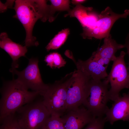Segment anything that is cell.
Instances as JSON below:
<instances>
[{
	"instance_id": "44dd1931",
	"label": "cell",
	"mask_w": 129,
	"mask_h": 129,
	"mask_svg": "<svg viewBox=\"0 0 129 129\" xmlns=\"http://www.w3.org/2000/svg\"><path fill=\"white\" fill-rule=\"evenodd\" d=\"M106 122L105 117L95 118L84 129H103Z\"/></svg>"
},
{
	"instance_id": "ffe728a7",
	"label": "cell",
	"mask_w": 129,
	"mask_h": 129,
	"mask_svg": "<svg viewBox=\"0 0 129 129\" xmlns=\"http://www.w3.org/2000/svg\"><path fill=\"white\" fill-rule=\"evenodd\" d=\"M0 129H22L18 121L16 113L10 115L0 121Z\"/></svg>"
},
{
	"instance_id": "277c9868",
	"label": "cell",
	"mask_w": 129,
	"mask_h": 129,
	"mask_svg": "<svg viewBox=\"0 0 129 129\" xmlns=\"http://www.w3.org/2000/svg\"><path fill=\"white\" fill-rule=\"evenodd\" d=\"M35 99L20 107L16 113L22 129H42L51 115L42 100Z\"/></svg>"
},
{
	"instance_id": "52a82bcc",
	"label": "cell",
	"mask_w": 129,
	"mask_h": 129,
	"mask_svg": "<svg viewBox=\"0 0 129 129\" xmlns=\"http://www.w3.org/2000/svg\"><path fill=\"white\" fill-rule=\"evenodd\" d=\"M129 15V10H126L124 13L119 14L114 12L108 7L99 14V19L93 28H83L81 35L84 39H91L93 37L99 39L104 38L110 34L111 28L117 20L126 18Z\"/></svg>"
},
{
	"instance_id": "6da1fadb",
	"label": "cell",
	"mask_w": 129,
	"mask_h": 129,
	"mask_svg": "<svg viewBox=\"0 0 129 129\" xmlns=\"http://www.w3.org/2000/svg\"><path fill=\"white\" fill-rule=\"evenodd\" d=\"M46 0H16L14 9L16 14L13 17L21 23L26 32L25 44L27 47L37 46L36 37L32 35L35 23L39 19L43 22L48 19L49 5Z\"/></svg>"
},
{
	"instance_id": "3957f363",
	"label": "cell",
	"mask_w": 129,
	"mask_h": 129,
	"mask_svg": "<svg viewBox=\"0 0 129 129\" xmlns=\"http://www.w3.org/2000/svg\"><path fill=\"white\" fill-rule=\"evenodd\" d=\"M76 75V70L66 74L61 80L48 84V88L40 93L43 104L51 115L61 117L67 111L68 89Z\"/></svg>"
},
{
	"instance_id": "ac0fdd59",
	"label": "cell",
	"mask_w": 129,
	"mask_h": 129,
	"mask_svg": "<svg viewBox=\"0 0 129 129\" xmlns=\"http://www.w3.org/2000/svg\"><path fill=\"white\" fill-rule=\"evenodd\" d=\"M44 61L47 66L52 69L60 68L64 66L66 63L61 54L56 52L50 53L46 56Z\"/></svg>"
},
{
	"instance_id": "8992f818",
	"label": "cell",
	"mask_w": 129,
	"mask_h": 129,
	"mask_svg": "<svg viewBox=\"0 0 129 129\" xmlns=\"http://www.w3.org/2000/svg\"><path fill=\"white\" fill-rule=\"evenodd\" d=\"M125 54V52L122 51L116 57L106 78L111 85L109 90L110 100L113 101L120 96L119 92L122 90L129 88V74L124 59Z\"/></svg>"
},
{
	"instance_id": "5b68a950",
	"label": "cell",
	"mask_w": 129,
	"mask_h": 129,
	"mask_svg": "<svg viewBox=\"0 0 129 129\" xmlns=\"http://www.w3.org/2000/svg\"><path fill=\"white\" fill-rule=\"evenodd\" d=\"M109 83L106 78L102 81L92 80L90 94L82 105L95 117H103L109 108Z\"/></svg>"
},
{
	"instance_id": "e0dca14e",
	"label": "cell",
	"mask_w": 129,
	"mask_h": 129,
	"mask_svg": "<svg viewBox=\"0 0 129 129\" xmlns=\"http://www.w3.org/2000/svg\"><path fill=\"white\" fill-rule=\"evenodd\" d=\"M51 3L49 5V21L50 22L54 19V15L55 12L59 11H67L70 10V8L69 0H51Z\"/></svg>"
},
{
	"instance_id": "cb8c5ba5",
	"label": "cell",
	"mask_w": 129,
	"mask_h": 129,
	"mask_svg": "<svg viewBox=\"0 0 129 129\" xmlns=\"http://www.w3.org/2000/svg\"><path fill=\"white\" fill-rule=\"evenodd\" d=\"M125 48H126L127 50V53L129 57V34L127 36L125 40V44H124ZM129 67L128 69L129 74Z\"/></svg>"
},
{
	"instance_id": "d6986e66",
	"label": "cell",
	"mask_w": 129,
	"mask_h": 129,
	"mask_svg": "<svg viewBox=\"0 0 129 129\" xmlns=\"http://www.w3.org/2000/svg\"><path fill=\"white\" fill-rule=\"evenodd\" d=\"M42 129H65L61 117L51 115L43 124Z\"/></svg>"
},
{
	"instance_id": "30bf717a",
	"label": "cell",
	"mask_w": 129,
	"mask_h": 129,
	"mask_svg": "<svg viewBox=\"0 0 129 129\" xmlns=\"http://www.w3.org/2000/svg\"><path fill=\"white\" fill-rule=\"evenodd\" d=\"M66 112V114L61 117L65 129H81L96 118L85 107L81 105Z\"/></svg>"
},
{
	"instance_id": "9c48e42d",
	"label": "cell",
	"mask_w": 129,
	"mask_h": 129,
	"mask_svg": "<svg viewBox=\"0 0 129 129\" xmlns=\"http://www.w3.org/2000/svg\"><path fill=\"white\" fill-rule=\"evenodd\" d=\"M38 63L37 59L31 58L27 66L22 70L19 71L16 69L11 68L10 71L17 76V79L28 89L39 92L40 94L48 88V84H45L42 81Z\"/></svg>"
},
{
	"instance_id": "5bb4252c",
	"label": "cell",
	"mask_w": 129,
	"mask_h": 129,
	"mask_svg": "<svg viewBox=\"0 0 129 129\" xmlns=\"http://www.w3.org/2000/svg\"><path fill=\"white\" fill-rule=\"evenodd\" d=\"M77 70L86 73L94 80L105 79L108 74L107 71L108 66H102L98 64L91 56L83 61L79 59L75 63Z\"/></svg>"
},
{
	"instance_id": "9a60e30c",
	"label": "cell",
	"mask_w": 129,
	"mask_h": 129,
	"mask_svg": "<svg viewBox=\"0 0 129 129\" xmlns=\"http://www.w3.org/2000/svg\"><path fill=\"white\" fill-rule=\"evenodd\" d=\"M125 48L124 44L118 43L112 39L110 34L104 38L103 44L93 53V57L107 58L113 61L116 57L115 54L118 50Z\"/></svg>"
},
{
	"instance_id": "7402d4cb",
	"label": "cell",
	"mask_w": 129,
	"mask_h": 129,
	"mask_svg": "<svg viewBox=\"0 0 129 129\" xmlns=\"http://www.w3.org/2000/svg\"><path fill=\"white\" fill-rule=\"evenodd\" d=\"M15 1L14 0H7L5 4L0 1V12L5 11L7 8H13V5Z\"/></svg>"
},
{
	"instance_id": "4fadbf2b",
	"label": "cell",
	"mask_w": 129,
	"mask_h": 129,
	"mask_svg": "<svg viewBox=\"0 0 129 129\" xmlns=\"http://www.w3.org/2000/svg\"><path fill=\"white\" fill-rule=\"evenodd\" d=\"M99 15L93 10L92 7H86L80 4L69 11L64 16L69 15L71 17H75L83 28L91 29L98 20Z\"/></svg>"
},
{
	"instance_id": "7c38bea8",
	"label": "cell",
	"mask_w": 129,
	"mask_h": 129,
	"mask_svg": "<svg viewBox=\"0 0 129 129\" xmlns=\"http://www.w3.org/2000/svg\"><path fill=\"white\" fill-rule=\"evenodd\" d=\"M0 47L5 51L12 59L11 69H16L19 67L18 59L21 57H25L27 51V47L13 42L5 32L0 35Z\"/></svg>"
},
{
	"instance_id": "7a4b0ae2",
	"label": "cell",
	"mask_w": 129,
	"mask_h": 129,
	"mask_svg": "<svg viewBox=\"0 0 129 129\" xmlns=\"http://www.w3.org/2000/svg\"><path fill=\"white\" fill-rule=\"evenodd\" d=\"M17 79L5 82L0 89V121L15 114L22 106L36 99L39 92L30 91Z\"/></svg>"
},
{
	"instance_id": "d4e9b609",
	"label": "cell",
	"mask_w": 129,
	"mask_h": 129,
	"mask_svg": "<svg viewBox=\"0 0 129 129\" xmlns=\"http://www.w3.org/2000/svg\"><path fill=\"white\" fill-rule=\"evenodd\" d=\"M86 1L84 0H73L71 1V2L75 5H78L83 3Z\"/></svg>"
},
{
	"instance_id": "ba28073f",
	"label": "cell",
	"mask_w": 129,
	"mask_h": 129,
	"mask_svg": "<svg viewBox=\"0 0 129 129\" xmlns=\"http://www.w3.org/2000/svg\"><path fill=\"white\" fill-rule=\"evenodd\" d=\"M77 71L75 79L70 86L67 91V111L82 105L90 92L92 78L81 70H77Z\"/></svg>"
},
{
	"instance_id": "603a6c76",
	"label": "cell",
	"mask_w": 129,
	"mask_h": 129,
	"mask_svg": "<svg viewBox=\"0 0 129 129\" xmlns=\"http://www.w3.org/2000/svg\"><path fill=\"white\" fill-rule=\"evenodd\" d=\"M92 59L99 64L103 66H108L111 61L109 59L101 58H97L92 56Z\"/></svg>"
},
{
	"instance_id": "8fae6325",
	"label": "cell",
	"mask_w": 129,
	"mask_h": 129,
	"mask_svg": "<svg viewBox=\"0 0 129 129\" xmlns=\"http://www.w3.org/2000/svg\"><path fill=\"white\" fill-rule=\"evenodd\" d=\"M114 102L105 114L106 121L111 124L119 120L129 122V91L124 93L122 96H120Z\"/></svg>"
},
{
	"instance_id": "2e32d148",
	"label": "cell",
	"mask_w": 129,
	"mask_h": 129,
	"mask_svg": "<svg viewBox=\"0 0 129 129\" xmlns=\"http://www.w3.org/2000/svg\"><path fill=\"white\" fill-rule=\"evenodd\" d=\"M70 34L69 28L62 30L56 35L46 46L47 51L59 48L65 42Z\"/></svg>"
}]
</instances>
